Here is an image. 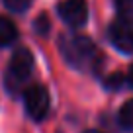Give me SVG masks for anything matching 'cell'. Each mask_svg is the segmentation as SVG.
Wrapping results in <instances>:
<instances>
[{
    "label": "cell",
    "mask_w": 133,
    "mask_h": 133,
    "mask_svg": "<svg viewBox=\"0 0 133 133\" xmlns=\"http://www.w3.org/2000/svg\"><path fill=\"white\" fill-rule=\"evenodd\" d=\"M61 53L76 71H94L100 65V53L94 41L86 35H63Z\"/></svg>",
    "instance_id": "6da1fadb"
},
{
    "label": "cell",
    "mask_w": 133,
    "mask_h": 133,
    "mask_svg": "<svg viewBox=\"0 0 133 133\" xmlns=\"http://www.w3.org/2000/svg\"><path fill=\"white\" fill-rule=\"evenodd\" d=\"M31 71H33V55H31V51L25 49V47H20V49L14 51L12 59H10L4 84L8 86L10 92L20 90L22 84L29 78Z\"/></svg>",
    "instance_id": "7a4b0ae2"
},
{
    "label": "cell",
    "mask_w": 133,
    "mask_h": 133,
    "mask_svg": "<svg viewBox=\"0 0 133 133\" xmlns=\"http://www.w3.org/2000/svg\"><path fill=\"white\" fill-rule=\"evenodd\" d=\"M24 106L28 116L33 121H43L49 114L51 108V100H49V92L45 86L41 84H33V86L25 88L24 92Z\"/></svg>",
    "instance_id": "3957f363"
},
{
    "label": "cell",
    "mask_w": 133,
    "mask_h": 133,
    "mask_svg": "<svg viewBox=\"0 0 133 133\" xmlns=\"http://www.w3.org/2000/svg\"><path fill=\"white\" fill-rule=\"evenodd\" d=\"M108 37H110V43L117 51H121L125 55L133 53V28H131V24H127L123 20L112 22L110 29H108Z\"/></svg>",
    "instance_id": "277c9868"
},
{
    "label": "cell",
    "mask_w": 133,
    "mask_h": 133,
    "mask_svg": "<svg viewBox=\"0 0 133 133\" xmlns=\"http://www.w3.org/2000/svg\"><path fill=\"white\" fill-rule=\"evenodd\" d=\"M59 16L71 28H80L88 20V6L84 0H65L59 4Z\"/></svg>",
    "instance_id": "5b68a950"
},
{
    "label": "cell",
    "mask_w": 133,
    "mask_h": 133,
    "mask_svg": "<svg viewBox=\"0 0 133 133\" xmlns=\"http://www.w3.org/2000/svg\"><path fill=\"white\" fill-rule=\"evenodd\" d=\"M18 29L14 25V22L6 16H0V47H8L16 41Z\"/></svg>",
    "instance_id": "8992f818"
},
{
    "label": "cell",
    "mask_w": 133,
    "mask_h": 133,
    "mask_svg": "<svg viewBox=\"0 0 133 133\" xmlns=\"http://www.w3.org/2000/svg\"><path fill=\"white\" fill-rule=\"evenodd\" d=\"M117 121L123 129H131L133 131V100L125 102L119 108V114H117Z\"/></svg>",
    "instance_id": "52a82bcc"
},
{
    "label": "cell",
    "mask_w": 133,
    "mask_h": 133,
    "mask_svg": "<svg viewBox=\"0 0 133 133\" xmlns=\"http://www.w3.org/2000/svg\"><path fill=\"white\" fill-rule=\"evenodd\" d=\"M116 6L121 20L127 24H133V0H116Z\"/></svg>",
    "instance_id": "ba28073f"
},
{
    "label": "cell",
    "mask_w": 133,
    "mask_h": 133,
    "mask_svg": "<svg viewBox=\"0 0 133 133\" xmlns=\"http://www.w3.org/2000/svg\"><path fill=\"white\" fill-rule=\"evenodd\" d=\"M33 0H4V4L8 10H12V12H25V10L31 6Z\"/></svg>",
    "instance_id": "9c48e42d"
},
{
    "label": "cell",
    "mask_w": 133,
    "mask_h": 133,
    "mask_svg": "<svg viewBox=\"0 0 133 133\" xmlns=\"http://www.w3.org/2000/svg\"><path fill=\"white\" fill-rule=\"evenodd\" d=\"M104 86L108 88V90L121 88V86H123V75H119V72H116V75H110L108 78L104 80Z\"/></svg>",
    "instance_id": "30bf717a"
},
{
    "label": "cell",
    "mask_w": 133,
    "mask_h": 133,
    "mask_svg": "<svg viewBox=\"0 0 133 133\" xmlns=\"http://www.w3.org/2000/svg\"><path fill=\"white\" fill-rule=\"evenodd\" d=\"M33 28H35V31H37V33H41V35H45V33L49 31V22H47V16H45V14H41V16L35 20Z\"/></svg>",
    "instance_id": "8fae6325"
},
{
    "label": "cell",
    "mask_w": 133,
    "mask_h": 133,
    "mask_svg": "<svg viewBox=\"0 0 133 133\" xmlns=\"http://www.w3.org/2000/svg\"><path fill=\"white\" fill-rule=\"evenodd\" d=\"M127 82H129V86L133 88V65H131V69H129V75H127Z\"/></svg>",
    "instance_id": "7c38bea8"
},
{
    "label": "cell",
    "mask_w": 133,
    "mask_h": 133,
    "mask_svg": "<svg viewBox=\"0 0 133 133\" xmlns=\"http://www.w3.org/2000/svg\"><path fill=\"white\" fill-rule=\"evenodd\" d=\"M84 133H102V131H98V129H88V131H84Z\"/></svg>",
    "instance_id": "4fadbf2b"
}]
</instances>
